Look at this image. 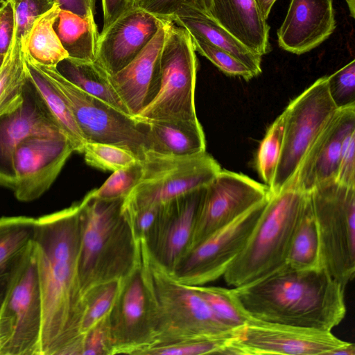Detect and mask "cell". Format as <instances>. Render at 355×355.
<instances>
[{"instance_id": "obj_1", "label": "cell", "mask_w": 355, "mask_h": 355, "mask_svg": "<svg viewBox=\"0 0 355 355\" xmlns=\"http://www.w3.org/2000/svg\"><path fill=\"white\" fill-rule=\"evenodd\" d=\"M80 202L37 218L33 250L42 299L40 355H81L85 304L78 277Z\"/></svg>"}, {"instance_id": "obj_2", "label": "cell", "mask_w": 355, "mask_h": 355, "mask_svg": "<svg viewBox=\"0 0 355 355\" xmlns=\"http://www.w3.org/2000/svg\"><path fill=\"white\" fill-rule=\"evenodd\" d=\"M230 290L239 308L256 321L331 331L346 314L345 287L322 268L299 270L284 264Z\"/></svg>"}, {"instance_id": "obj_3", "label": "cell", "mask_w": 355, "mask_h": 355, "mask_svg": "<svg viewBox=\"0 0 355 355\" xmlns=\"http://www.w3.org/2000/svg\"><path fill=\"white\" fill-rule=\"evenodd\" d=\"M123 199H100L91 191L80 202L78 277L84 301L98 286L125 279L139 263V240L121 211Z\"/></svg>"}, {"instance_id": "obj_4", "label": "cell", "mask_w": 355, "mask_h": 355, "mask_svg": "<svg viewBox=\"0 0 355 355\" xmlns=\"http://www.w3.org/2000/svg\"><path fill=\"white\" fill-rule=\"evenodd\" d=\"M139 263L150 304L152 332L151 343L144 348L236 329L215 316L193 286L178 282L153 257L144 239L139 240Z\"/></svg>"}, {"instance_id": "obj_5", "label": "cell", "mask_w": 355, "mask_h": 355, "mask_svg": "<svg viewBox=\"0 0 355 355\" xmlns=\"http://www.w3.org/2000/svg\"><path fill=\"white\" fill-rule=\"evenodd\" d=\"M309 201V193L293 187L272 193L245 246L223 277L233 287L248 284L285 264L295 232Z\"/></svg>"}, {"instance_id": "obj_6", "label": "cell", "mask_w": 355, "mask_h": 355, "mask_svg": "<svg viewBox=\"0 0 355 355\" xmlns=\"http://www.w3.org/2000/svg\"><path fill=\"white\" fill-rule=\"evenodd\" d=\"M309 193L319 238L320 268L345 288L355 274V187L331 180Z\"/></svg>"}, {"instance_id": "obj_7", "label": "cell", "mask_w": 355, "mask_h": 355, "mask_svg": "<svg viewBox=\"0 0 355 355\" xmlns=\"http://www.w3.org/2000/svg\"><path fill=\"white\" fill-rule=\"evenodd\" d=\"M198 60L189 33L171 21L159 58V85L153 99L133 118L153 120L196 119L195 88Z\"/></svg>"}, {"instance_id": "obj_8", "label": "cell", "mask_w": 355, "mask_h": 355, "mask_svg": "<svg viewBox=\"0 0 355 355\" xmlns=\"http://www.w3.org/2000/svg\"><path fill=\"white\" fill-rule=\"evenodd\" d=\"M140 162L141 178L124 198L123 209L167 202L206 187L221 170L216 160L206 151L176 156L146 150Z\"/></svg>"}, {"instance_id": "obj_9", "label": "cell", "mask_w": 355, "mask_h": 355, "mask_svg": "<svg viewBox=\"0 0 355 355\" xmlns=\"http://www.w3.org/2000/svg\"><path fill=\"white\" fill-rule=\"evenodd\" d=\"M31 60L65 99L87 142L116 145L141 159L147 150L144 124L83 91L56 67L42 66Z\"/></svg>"}, {"instance_id": "obj_10", "label": "cell", "mask_w": 355, "mask_h": 355, "mask_svg": "<svg viewBox=\"0 0 355 355\" xmlns=\"http://www.w3.org/2000/svg\"><path fill=\"white\" fill-rule=\"evenodd\" d=\"M338 109L329 94L327 76L290 102L282 112V146L270 193L281 191L291 182L307 150Z\"/></svg>"}, {"instance_id": "obj_11", "label": "cell", "mask_w": 355, "mask_h": 355, "mask_svg": "<svg viewBox=\"0 0 355 355\" xmlns=\"http://www.w3.org/2000/svg\"><path fill=\"white\" fill-rule=\"evenodd\" d=\"M42 306L34 250L0 308V355H40Z\"/></svg>"}, {"instance_id": "obj_12", "label": "cell", "mask_w": 355, "mask_h": 355, "mask_svg": "<svg viewBox=\"0 0 355 355\" xmlns=\"http://www.w3.org/2000/svg\"><path fill=\"white\" fill-rule=\"evenodd\" d=\"M267 200L218 230L187 252L171 272L172 276L187 286H203L223 276L245 246Z\"/></svg>"}, {"instance_id": "obj_13", "label": "cell", "mask_w": 355, "mask_h": 355, "mask_svg": "<svg viewBox=\"0 0 355 355\" xmlns=\"http://www.w3.org/2000/svg\"><path fill=\"white\" fill-rule=\"evenodd\" d=\"M348 342L331 331L252 320L236 329L222 354H331Z\"/></svg>"}, {"instance_id": "obj_14", "label": "cell", "mask_w": 355, "mask_h": 355, "mask_svg": "<svg viewBox=\"0 0 355 355\" xmlns=\"http://www.w3.org/2000/svg\"><path fill=\"white\" fill-rule=\"evenodd\" d=\"M269 196L266 184L245 175L221 169L205 187L187 252L218 230L266 202Z\"/></svg>"}, {"instance_id": "obj_15", "label": "cell", "mask_w": 355, "mask_h": 355, "mask_svg": "<svg viewBox=\"0 0 355 355\" xmlns=\"http://www.w3.org/2000/svg\"><path fill=\"white\" fill-rule=\"evenodd\" d=\"M74 150L64 135L31 137L14 152L15 198L30 202L43 195L55 180Z\"/></svg>"}, {"instance_id": "obj_16", "label": "cell", "mask_w": 355, "mask_h": 355, "mask_svg": "<svg viewBox=\"0 0 355 355\" xmlns=\"http://www.w3.org/2000/svg\"><path fill=\"white\" fill-rule=\"evenodd\" d=\"M205 187L162 204L155 225L144 239L153 257L170 272L188 252Z\"/></svg>"}, {"instance_id": "obj_17", "label": "cell", "mask_w": 355, "mask_h": 355, "mask_svg": "<svg viewBox=\"0 0 355 355\" xmlns=\"http://www.w3.org/2000/svg\"><path fill=\"white\" fill-rule=\"evenodd\" d=\"M109 319L112 355H137L151 343L150 304L139 263L123 279Z\"/></svg>"}, {"instance_id": "obj_18", "label": "cell", "mask_w": 355, "mask_h": 355, "mask_svg": "<svg viewBox=\"0 0 355 355\" xmlns=\"http://www.w3.org/2000/svg\"><path fill=\"white\" fill-rule=\"evenodd\" d=\"M62 134L28 78L20 105L0 116V187L13 189L12 158L21 142L31 137Z\"/></svg>"}, {"instance_id": "obj_19", "label": "cell", "mask_w": 355, "mask_h": 355, "mask_svg": "<svg viewBox=\"0 0 355 355\" xmlns=\"http://www.w3.org/2000/svg\"><path fill=\"white\" fill-rule=\"evenodd\" d=\"M165 21L141 8H130L102 30L96 62L110 76L115 74L146 47Z\"/></svg>"}, {"instance_id": "obj_20", "label": "cell", "mask_w": 355, "mask_h": 355, "mask_svg": "<svg viewBox=\"0 0 355 355\" xmlns=\"http://www.w3.org/2000/svg\"><path fill=\"white\" fill-rule=\"evenodd\" d=\"M355 131V104L338 108L311 144L286 187L309 193L318 184L336 180L345 137ZM285 187V188H286Z\"/></svg>"}, {"instance_id": "obj_21", "label": "cell", "mask_w": 355, "mask_h": 355, "mask_svg": "<svg viewBox=\"0 0 355 355\" xmlns=\"http://www.w3.org/2000/svg\"><path fill=\"white\" fill-rule=\"evenodd\" d=\"M333 0H291L277 31L281 48L295 54L319 46L334 31Z\"/></svg>"}, {"instance_id": "obj_22", "label": "cell", "mask_w": 355, "mask_h": 355, "mask_svg": "<svg viewBox=\"0 0 355 355\" xmlns=\"http://www.w3.org/2000/svg\"><path fill=\"white\" fill-rule=\"evenodd\" d=\"M167 20L146 47L110 80L132 117L155 96L159 85V58Z\"/></svg>"}, {"instance_id": "obj_23", "label": "cell", "mask_w": 355, "mask_h": 355, "mask_svg": "<svg viewBox=\"0 0 355 355\" xmlns=\"http://www.w3.org/2000/svg\"><path fill=\"white\" fill-rule=\"evenodd\" d=\"M209 14L252 53L271 51L270 26L254 0H211Z\"/></svg>"}, {"instance_id": "obj_24", "label": "cell", "mask_w": 355, "mask_h": 355, "mask_svg": "<svg viewBox=\"0 0 355 355\" xmlns=\"http://www.w3.org/2000/svg\"><path fill=\"white\" fill-rule=\"evenodd\" d=\"M36 220L0 218V308L33 250Z\"/></svg>"}, {"instance_id": "obj_25", "label": "cell", "mask_w": 355, "mask_h": 355, "mask_svg": "<svg viewBox=\"0 0 355 355\" xmlns=\"http://www.w3.org/2000/svg\"><path fill=\"white\" fill-rule=\"evenodd\" d=\"M190 34L200 37L210 44L228 52L256 76L261 73V56L250 51L208 12L187 5H182L170 19Z\"/></svg>"}, {"instance_id": "obj_26", "label": "cell", "mask_w": 355, "mask_h": 355, "mask_svg": "<svg viewBox=\"0 0 355 355\" xmlns=\"http://www.w3.org/2000/svg\"><path fill=\"white\" fill-rule=\"evenodd\" d=\"M145 125L147 150L169 155H192L206 151L205 137L196 119L153 120Z\"/></svg>"}, {"instance_id": "obj_27", "label": "cell", "mask_w": 355, "mask_h": 355, "mask_svg": "<svg viewBox=\"0 0 355 355\" xmlns=\"http://www.w3.org/2000/svg\"><path fill=\"white\" fill-rule=\"evenodd\" d=\"M94 15L81 17L60 10L54 28L69 58L82 62L96 61L100 33Z\"/></svg>"}, {"instance_id": "obj_28", "label": "cell", "mask_w": 355, "mask_h": 355, "mask_svg": "<svg viewBox=\"0 0 355 355\" xmlns=\"http://www.w3.org/2000/svg\"><path fill=\"white\" fill-rule=\"evenodd\" d=\"M24 53L29 80L39 94L53 120L69 140L74 151L83 153L87 141L76 121L70 107L28 55L24 52Z\"/></svg>"}, {"instance_id": "obj_29", "label": "cell", "mask_w": 355, "mask_h": 355, "mask_svg": "<svg viewBox=\"0 0 355 355\" xmlns=\"http://www.w3.org/2000/svg\"><path fill=\"white\" fill-rule=\"evenodd\" d=\"M56 68L66 79L83 91L132 116L114 89L109 74L96 61L82 62L67 58Z\"/></svg>"}, {"instance_id": "obj_30", "label": "cell", "mask_w": 355, "mask_h": 355, "mask_svg": "<svg viewBox=\"0 0 355 355\" xmlns=\"http://www.w3.org/2000/svg\"><path fill=\"white\" fill-rule=\"evenodd\" d=\"M60 10L55 2L35 21L21 42L24 52L38 64L56 67L68 58L54 28Z\"/></svg>"}, {"instance_id": "obj_31", "label": "cell", "mask_w": 355, "mask_h": 355, "mask_svg": "<svg viewBox=\"0 0 355 355\" xmlns=\"http://www.w3.org/2000/svg\"><path fill=\"white\" fill-rule=\"evenodd\" d=\"M27 81L21 42L14 31L10 47L0 67V116L20 105Z\"/></svg>"}, {"instance_id": "obj_32", "label": "cell", "mask_w": 355, "mask_h": 355, "mask_svg": "<svg viewBox=\"0 0 355 355\" xmlns=\"http://www.w3.org/2000/svg\"><path fill=\"white\" fill-rule=\"evenodd\" d=\"M285 264L299 270L320 268L319 238L309 193V201L293 237Z\"/></svg>"}, {"instance_id": "obj_33", "label": "cell", "mask_w": 355, "mask_h": 355, "mask_svg": "<svg viewBox=\"0 0 355 355\" xmlns=\"http://www.w3.org/2000/svg\"><path fill=\"white\" fill-rule=\"evenodd\" d=\"M236 329L217 336L198 337L171 343L150 345L141 350L138 355L222 354L234 335Z\"/></svg>"}, {"instance_id": "obj_34", "label": "cell", "mask_w": 355, "mask_h": 355, "mask_svg": "<svg viewBox=\"0 0 355 355\" xmlns=\"http://www.w3.org/2000/svg\"><path fill=\"white\" fill-rule=\"evenodd\" d=\"M284 128L282 113L268 128L260 143L255 161L258 174L263 184L270 187L280 157Z\"/></svg>"}, {"instance_id": "obj_35", "label": "cell", "mask_w": 355, "mask_h": 355, "mask_svg": "<svg viewBox=\"0 0 355 355\" xmlns=\"http://www.w3.org/2000/svg\"><path fill=\"white\" fill-rule=\"evenodd\" d=\"M207 302L215 316L231 329H236L253 320L237 306L231 290L218 286H192Z\"/></svg>"}, {"instance_id": "obj_36", "label": "cell", "mask_w": 355, "mask_h": 355, "mask_svg": "<svg viewBox=\"0 0 355 355\" xmlns=\"http://www.w3.org/2000/svg\"><path fill=\"white\" fill-rule=\"evenodd\" d=\"M123 281H113L101 285L85 297L80 327L83 336L110 313Z\"/></svg>"}, {"instance_id": "obj_37", "label": "cell", "mask_w": 355, "mask_h": 355, "mask_svg": "<svg viewBox=\"0 0 355 355\" xmlns=\"http://www.w3.org/2000/svg\"><path fill=\"white\" fill-rule=\"evenodd\" d=\"M83 153L88 165L113 172L129 167L139 161L130 150L105 143L87 142Z\"/></svg>"}, {"instance_id": "obj_38", "label": "cell", "mask_w": 355, "mask_h": 355, "mask_svg": "<svg viewBox=\"0 0 355 355\" xmlns=\"http://www.w3.org/2000/svg\"><path fill=\"white\" fill-rule=\"evenodd\" d=\"M190 35L195 51L208 59L226 75L241 77L246 80L255 76L247 66L228 52L210 44L198 35L193 34Z\"/></svg>"}, {"instance_id": "obj_39", "label": "cell", "mask_w": 355, "mask_h": 355, "mask_svg": "<svg viewBox=\"0 0 355 355\" xmlns=\"http://www.w3.org/2000/svg\"><path fill=\"white\" fill-rule=\"evenodd\" d=\"M141 171L139 159L134 165L114 171L102 186L92 190L94 196L103 200L125 198L138 183Z\"/></svg>"}, {"instance_id": "obj_40", "label": "cell", "mask_w": 355, "mask_h": 355, "mask_svg": "<svg viewBox=\"0 0 355 355\" xmlns=\"http://www.w3.org/2000/svg\"><path fill=\"white\" fill-rule=\"evenodd\" d=\"M329 92L338 108L355 104V60L327 76Z\"/></svg>"}, {"instance_id": "obj_41", "label": "cell", "mask_w": 355, "mask_h": 355, "mask_svg": "<svg viewBox=\"0 0 355 355\" xmlns=\"http://www.w3.org/2000/svg\"><path fill=\"white\" fill-rule=\"evenodd\" d=\"M15 15V33L21 42L35 21L49 10L54 0H12Z\"/></svg>"}, {"instance_id": "obj_42", "label": "cell", "mask_w": 355, "mask_h": 355, "mask_svg": "<svg viewBox=\"0 0 355 355\" xmlns=\"http://www.w3.org/2000/svg\"><path fill=\"white\" fill-rule=\"evenodd\" d=\"M109 315L83 335L81 355H112Z\"/></svg>"}, {"instance_id": "obj_43", "label": "cell", "mask_w": 355, "mask_h": 355, "mask_svg": "<svg viewBox=\"0 0 355 355\" xmlns=\"http://www.w3.org/2000/svg\"><path fill=\"white\" fill-rule=\"evenodd\" d=\"M211 0H144L141 8L167 21L182 5L191 6L204 12H209Z\"/></svg>"}, {"instance_id": "obj_44", "label": "cell", "mask_w": 355, "mask_h": 355, "mask_svg": "<svg viewBox=\"0 0 355 355\" xmlns=\"http://www.w3.org/2000/svg\"><path fill=\"white\" fill-rule=\"evenodd\" d=\"M336 180L344 185L355 187V131L345 139Z\"/></svg>"}, {"instance_id": "obj_45", "label": "cell", "mask_w": 355, "mask_h": 355, "mask_svg": "<svg viewBox=\"0 0 355 355\" xmlns=\"http://www.w3.org/2000/svg\"><path fill=\"white\" fill-rule=\"evenodd\" d=\"M15 30L14 6L12 0H3L0 6V55L4 57L12 40Z\"/></svg>"}, {"instance_id": "obj_46", "label": "cell", "mask_w": 355, "mask_h": 355, "mask_svg": "<svg viewBox=\"0 0 355 355\" xmlns=\"http://www.w3.org/2000/svg\"><path fill=\"white\" fill-rule=\"evenodd\" d=\"M103 14V29L107 28L122 14L130 9L129 0H101Z\"/></svg>"}, {"instance_id": "obj_47", "label": "cell", "mask_w": 355, "mask_h": 355, "mask_svg": "<svg viewBox=\"0 0 355 355\" xmlns=\"http://www.w3.org/2000/svg\"><path fill=\"white\" fill-rule=\"evenodd\" d=\"M62 10L72 12L81 17L96 13V0H54Z\"/></svg>"}, {"instance_id": "obj_48", "label": "cell", "mask_w": 355, "mask_h": 355, "mask_svg": "<svg viewBox=\"0 0 355 355\" xmlns=\"http://www.w3.org/2000/svg\"><path fill=\"white\" fill-rule=\"evenodd\" d=\"M261 15L267 20L271 8L276 0H254Z\"/></svg>"}, {"instance_id": "obj_49", "label": "cell", "mask_w": 355, "mask_h": 355, "mask_svg": "<svg viewBox=\"0 0 355 355\" xmlns=\"http://www.w3.org/2000/svg\"><path fill=\"white\" fill-rule=\"evenodd\" d=\"M355 346L353 343H348L345 346L336 350L334 355H354Z\"/></svg>"}, {"instance_id": "obj_50", "label": "cell", "mask_w": 355, "mask_h": 355, "mask_svg": "<svg viewBox=\"0 0 355 355\" xmlns=\"http://www.w3.org/2000/svg\"><path fill=\"white\" fill-rule=\"evenodd\" d=\"M144 0H129L131 8H141Z\"/></svg>"}, {"instance_id": "obj_51", "label": "cell", "mask_w": 355, "mask_h": 355, "mask_svg": "<svg viewBox=\"0 0 355 355\" xmlns=\"http://www.w3.org/2000/svg\"><path fill=\"white\" fill-rule=\"evenodd\" d=\"M3 58H4V57H3V56H1V55H0V67H1V64H2V62H3Z\"/></svg>"}, {"instance_id": "obj_52", "label": "cell", "mask_w": 355, "mask_h": 355, "mask_svg": "<svg viewBox=\"0 0 355 355\" xmlns=\"http://www.w3.org/2000/svg\"><path fill=\"white\" fill-rule=\"evenodd\" d=\"M1 1H2V0H0V5H1Z\"/></svg>"}, {"instance_id": "obj_53", "label": "cell", "mask_w": 355, "mask_h": 355, "mask_svg": "<svg viewBox=\"0 0 355 355\" xmlns=\"http://www.w3.org/2000/svg\"><path fill=\"white\" fill-rule=\"evenodd\" d=\"M2 1H3V0H2Z\"/></svg>"}]
</instances>
